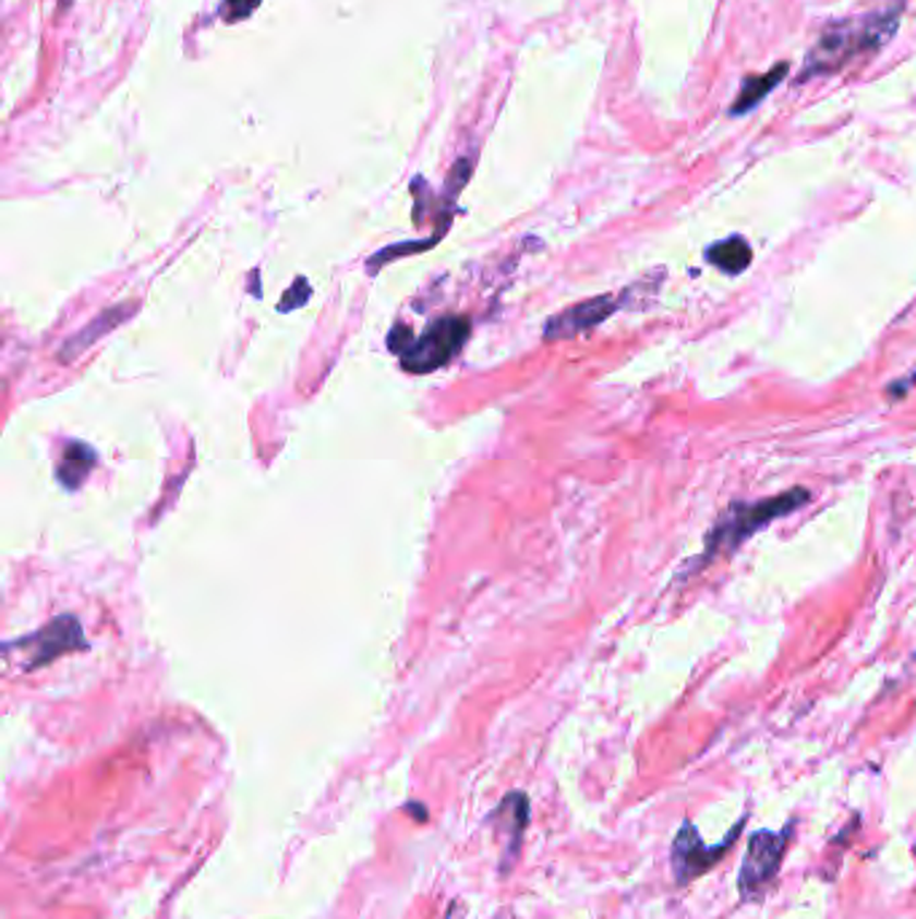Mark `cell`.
I'll list each match as a JSON object with an SVG mask.
<instances>
[{"label": "cell", "instance_id": "30bf717a", "mask_svg": "<svg viewBox=\"0 0 916 919\" xmlns=\"http://www.w3.org/2000/svg\"><path fill=\"white\" fill-rule=\"evenodd\" d=\"M707 262L726 275H742L752 264V247L745 237L734 234L707 247Z\"/></svg>", "mask_w": 916, "mask_h": 919}, {"label": "cell", "instance_id": "7a4b0ae2", "mask_svg": "<svg viewBox=\"0 0 916 919\" xmlns=\"http://www.w3.org/2000/svg\"><path fill=\"white\" fill-rule=\"evenodd\" d=\"M809 489L793 487L787 493L771 495V498L756 500V503H732L726 511L718 517V522L712 524V530L707 533L704 541V554H701L699 565H710L715 557H723V554H732L747 537H752L761 530H767L774 519L787 517V513L798 511L809 503Z\"/></svg>", "mask_w": 916, "mask_h": 919}, {"label": "cell", "instance_id": "4fadbf2b", "mask_svg": "<svg viewBox=\"0 0 916 919\" xmlns=\"http://www.w3.org/2000/svg\"><path fill=\"white\" fill-rule=\"evenodd\" d=\"M258 5H261V0H224V5H220V16H224V22L234 25V22L248 20Z\"/></svg>", "mask_w": 916, "mask_h": 919}, {"label": "cell", "instance_id": "6da1fadb", "mask_svg": "<svg viewBox=\"0 0 916 919\" xmlns=\"http://www.w3.org/2000/svg\"><path fill=\"white\" fill-rule=\"evenodd\" d=\"M897 16H901V5L866 16L863 22H833L811 49L798 84L815 76H825V73H836L855 57L879 49L897 31Z\"/></svg>", "mask_w": 916, "mask_h": 919}, {"label": "cell", "instance_id": "8fae6325", "mask_svg": "<svg viewBox=\"0 0 916 919\" xmlns=\"http://www.w3.org/2000/svg\"><path fill=\"white\" fill-rule=\"evenodd\" d=\"M95 460H97V455L92 452L86 444H79V442L68 444L65 455H62V460H60V468H57V479L62 482V487H68V489L79 487V484L86 479V473L95 468Z\"/></svg>", "mask_w": 916, "mask_h": 919}, {"label": "cell", "instance_id": "277c9868", "mask_svg": "<svg viewBox=\"0 0 916 919\" xmlns=\"http://www.w3.org/2000/svg\"><path fill=\"white\" fill-rule=\"evenodd\" d=\"M747 825V814L734 825L726 834V839L718 844H707L701 839L697 825L691 820H683V825L677 829L675 842H672V876H675V884H691L699 876H704L707 871L715 869L739 839V834Z\"/></svg>", "mask_w": 916, "mask_h": 919}, {"label": "cell", "instance_id": "8992f818", "mask_svg": "<svg viewBox=\"0 0 916 919\" xmlns=\"http://www.w3.org/2000/svg\"><path fill=\"white\" fill-rule=\"evenodd\" d=\"M635 291L637 288L629 286L622 297H611V293H605V297H594L581 304L567 306L565 312H559V315H554L546 323V339H570L583 331H591V328H596L600 323H605L613 312H618V306L629 304V299L635 297Z\"/></svg>", "mask_w": 916, "mask_h": 919}, {"label": "cell", "instance_id": "9c48e42d", "mask_svg": "<svg viewBox=\"0 0 916 919\" xmlns=\"http://www.w3.org/2000/svg\"><path fill=\"white\" fill-rule=\"evenodd\" d=\"M130 312H132L130 306L121 304V306H113V310H106V312H103V315H97L95 323H89V326H86V328H81V331L75 334L71 342L62 347L60 361H73V358H79L81 352H84L89 344H95L97 339L103 337V334H108L110 328L119 326V323L124 321V317L130 315Z\"/></svg>", "mask_w": 916, "mask_h": 919}, {"label": "cell", "instance_id": "52a82bcc", "mask_svg": "<svg viewBox=\"0 0 916 919\" xmlns=\"http://www.w3.org/2000/svg\"><path fill=\"white\" fill-rule=\"evenodd\" d=\"M20 645H33V658L27 667H38V664L51 662L60 653L71 649H84V638H81V627L73 616H60L49 624V627L38 629L31 638L20 640Z\"/></svg>", "mask_w": 916, "mask_h": 919}, {"label": "cell", "instance_id": "7c38bea8", "mask_svg": "<svg viewBox=\"0 0 916 919\" xmlns=\"http://www.w3.org/2000/svg\"><path fill=\"white\" fill-rule=\"evenodd\" d=\"M785 73H787V62H780V65H774L769 73H763V76L747 78V84L742 86L739 97L734 100L732 113H747L750 108H756L758 102H761L763 97H767L769 92L780 84Z\"/></svg>", "mask_w": 916, "mask_h": 919}, {"label": "cell", "instance_id": "5bb4252c", "mask_svg": "<svg viewBox=\"0 0 916 919\" xmlns=\"http://www.w3.org/2000/svg\"><path fill=\"white\" fill-rule=\"evenodd\" d=\"M460 911H462V909H460V906H451V909H449V915H446V919H457V915H460Z\"/></svg>", "mask_w": 916, "mask_h": 919}, {"label": "cell", "instance_id": "9a60e30c", "mask_svg": "<svg viewBox=\"0 0 916 919\" xmlns=\"http://www.w3.org/2000/svg\"><path fill=\"white\" fill-rule=\"evenodd\" d=\"M71 3H73V0H60V9H68Z\"/></svg>", "mask_w": 916, "mask_h": 919}, {"label": "cell", "instance_id": "ba28073f", "mask_svg": "<svg viewBox=\"0 0 916 919\" xmlns=\"http://www.w3.org/2000/svg\"><path fill=\"white\" fill-rule=\"evenodd\" d=\"M492 823H506V836H503L506 847H503L501 871L508 874L511 863L519 858L521 836H525L527 823H530V799H527L521 790H511V794L501 801V807L492 812Z\"/></svg>", "mask_w": 916, "mask_h": 919}, {"label": "cell", "instance_id": "5b68a950", "mask_svg": "<svg viewBox=\"0 0 916 919\" xmlns=\"http://www.w3.org/2000/svg\"><path fill=\"white\" fill-rule=\"evenodd\" d=\"M468 334H471V326H468L466 317H441L420 339H411L403 347V368H409L411 374H427L444 366L468 342Z\"/></svg>", "mask_w": 916, "mask_h": 919}, {"label": "cell", "instance_id": "3957f363", "mask_svg": "<svg viewBox=\"0 0 916 919\" xmlns=\"http://www.w3.org/2000/svg\"><path fill=\"white\" fill-rule=\"evenodd\" d=\"M793 829H796V820H791L782 831H756V834H750L745 860H742L739 869L742 904H756V900L767 898L769 890L774 887L782 860H785L787 847H791Z\"/></svg>", "mask_w": 916, "mask_h": 919}]
</instances>
